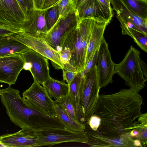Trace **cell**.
<instances>
[{
  "label": "cell",
  "mask_w": 147,
  "mask_h": 147,
  "mask_svg": "<svg viewBox=\"0 0 147 147\" xmlns=\"http://www.w3.org/2000/svg\"><path fill=\"white\" fill-rule=\"evenodd\" d=\"M59 0H45L43 9H46L56 5Z\"/></svg>",
  "instance_id": "cell-38"
},
{
  "label": "cell",
  "mask_w": 147,
  "mask_h": 147,
  "mask_svg": "<svg viewBox=\"0 0 147 147\" xmlns=\"http://www.w3.org/2000/svg\"><path fill=\"white\" fill-rule=\"evenodd\" d=\"M110 3L117 16L123 20L134 24L147 33V19L142 18L135 14L121 0H111Z\"/></svg>",
  "instance_id": "cell-19"
},
{
  "label": "cell",
  "mask_w": 147,
  "mask_h": 147,
  "mask_svg": "<svg viewBox=\"0 0 147 147\" xmlns=\"http://www.w3.org/2000/svg\"><path fill=\"white\" fill-rule=\"evenodd\" d=\"M24 104L28 108L49 118H56L55 102L45 88L36 81L22 94Z\"/></svg>",
  "instance_id": "cell-7"
},
{
  "label": "cell",
  "mask_w": 147,
  "mask_h": 147,
  "mask_svg": "<svg viewBox=\"0 0 147 147\" xmlns=\"http://www.w3.org/2000/svg\"><path fill=\"white\" fill-rule=\"evenodd\" d=\"M98 59V50L95 53L87 63L85 69L82 73L84 74L86 72L97 65Z\"/></svg>",
  "instance_id": "cell-35"
},
{
  "label": "cell",
  "mask_w": 147,
  "mask_h": 147,
  "mask_svg": "<svg viewBox=\"0 0 147 147\" xmlns=\"http://www.w3.org/2000/svg\"><path fill=\"white\" fill-rule=\"evenodd\" d=\"M37 139L34 129H22L16 132L0 136V144L4 147H38Z\"/></svg>",
  "instance_id": "cell-14"
},
{
  "label": "cell",
  "mask_w": 147,
  "mask_h": 147,
  "mask_svg": "<svg viewBox=\"0 0 147 147\" xmlns=\"http://www.w3.org/2000/svg\"><path fill=\"white\" fill-rule=\"evenodd\" d=\"M102 5L109 15L112 18L113 16V9L111 7L110 1L111 0H98Z\"/></svg>",
  "instance_id": "cell-36"
},
{
  "label": "cell",
  "mask_w": 147,
  "mask_h": 147,
  "mask_svg": "<svg viewBox=\"0 0 147 147\" xmlns=\"http://www.w3.org/2000/svg\"><path fill=\"white\" fill-rule=\"evenodd\" d=\"M76 10L79 20L90 18L110 22L112 18L98 0H88Z\"/></svg>",
  "instance_id": "cell-17"
},
{
  "label": "cell",
  "mask_w": 147,
  "mask_h": 147,
  "mask_svg": "<svg viewBox=\"0 0 147 147\" xmlns=\"http://www.w3.org/2000/svg\"><path fill=\"white\" fill-rule=\"evenodd\" d=\"M140 54L139 51L131 46L122 61L114 64L115 74L124 80L130 88L138 92L144 88L147 80V66Z\"/></svg>",
  "instance_id": "cell-4"
},
{
  "label": "cell",
  "mask_w": 147,
  "mask_h": 147,
  "mask_svg": "<svg viewBox=\"0 0 147 147\" xmlns=\"http://www.w3.org/2000/svg\"><path fill=\"white\" fill-rule=\"evenodd\" d=\"M62 110L68 115L76 121L85 124L82 114L75 100L69 93L64 97L54 101Z\"/></svg>",
  "instance_id": "cell-21"
},
{
  "label": "cell",
  "mask_w": 147,
  "mask_h": 147,
  "mask_svg": "<svg viewBox=\"0 0 147 147\" xmlns=\"http://www.w3.org/2000/svg\"><path fill=\"white\" fill-rule=\"evenodd\" d=\"M27 18L34 9L32 0H17Z\"/></svg>",
  "instance_id": "cell-30"
},
{
  "label": "cell",
  "mask_w": 147,
  "mask_h": 147,
  "mask_svg": "<svg viewBox=\"0 0 147 147\" xmlns=\"http://www.w3.org/2000/svg\"><path fill=\"white\" fill-rule=\"evenodd\" d=\"M45 16L48 31L54 25L59 17V12L57 4L45 9Z\"/></svg>",
  "instance_id": "cell-27"
},
{
  "label": "cell",
  "mask_w": 147,
  "mask_h": 147,
  "mask_svg": "<svg viewBox=\"0 0 147 147\" xmlns=\"http://www.w3.org/2000/svg\"><path fill=\"white\" fill-rule=\"evenodd\" d=\"M143 99L139 92L131 89H121L109 94L99 95L94 115L101 119L96 131L110 137L129 131L141 114Z\"/></svg>",
  "instance_id": "cell-1"
},
{
  "label": "cell",
  "mask_w": 147,
  "mask_h": 147,
  "mask_svg": "<svg viewBox=\"0 0 147 147\" xmlns=\"http://www.w3.org/2000/svg\"><path fill=\"white\" fill-rule=\"evenodd\" d=\"M116 17L120 23L123 34L131 37L137 45L143 51L147 52V33H145L134 24Z\"/></svg>",
  "instance_id": "cell-20"
},
{
  "label": "cell",
  "mask_w": 147,
  "mask_h": 147,
  "mask_svg": "<svg viewBox=\"0 0 147 147\" xmlns=\"http://www.w3.org/2000/svg\"><path fill=\"white\" fill-rule=\"evenodd\" d=\"M138 118V121H135L130 129H135L139 131L138 139L141 141L142 146H146L147 145V113H141Z\"/></svg>",
  "instance_id": "cell-26"
},
{
  "label": "cell",
  "mask_w": 147,
  "mask_h": 147,
  "mask_svg": "<svg viewBox=\"0 0 147 147\" xmlns=\"http://www.w3.org/2000/svg\"><path fill=\"white\" fill-rule=\"evenodd\" d=\"M37 137V145L51 146L60 143L77 142L87 144L88 142L86 131L75 132L65 128L50 126L34 128Z\"/></svg>",
  "instance_id": "cell-6"
},
{
  "label": "cell",
  "mask_w": 147,
  "mask_h": 147,
  "mask_svg": "<svg viewBox=\"0 0 147 147\" xmlns=\"http://www.w3.org/2000/svg\"><path fill=\"white\" fill-rule=\"evenodd\" d=\"M20 30L0 22V37L8 36Z\"/></svg>",
  "instance_id": "cell-31"
},
{
  "label": "cell",
  "mask_w": 147,
  "mask_h": 147,
  "mask_svg": "<svg viewBox=\"0 0 147 147\" xmlns=\"http://www.w3.org/2000/svg\"><path fill=\"white\" fill-rule=\"evenodd\" d=\"M83 74L82 72H78L74 79L69 84V93L75 100L81 111L79 104V93Z\"/></svg>",
  "instance_id": "cell-28"
},
{
  "label": "cell",
  "mask_w": 147,
  "mask_h": 147,
  "mask_svg": "<svg viewBox=\"0 0 147 147\" xmlns=\"http://www.w3.org/2000/svg\"><path fill=\"white\" fill-rule=\"evenodd\" d=\"M2 37H0V38H2Z\"/></svg>",
  "instance_id": "cell-45"
},
{
  "label": "cell",
  "mask_w": 147,
  "mask_h": 147,
  "mask_svg": "<svg viewBox=\"0 0 147 147\" xmlns=\"http://www.w3.org/2000/svg\"><path fill=\"white\" fill-rule=\"evenodd\" d=\"M133 144L134 147H142L141 141L138 139H133Z\"/></svg>",
  "instance_id": "cell-42"
},
{
  "label": "cell",
  "mask_w": 147,
  "mask_h": 147,
  "mask_svg": "<svg viewBox=\"0 0 147 147\" xmlns=\"http://www.w3.org/2000/svg\"><path fill=\"white\" fill-rule=\"evenodd\" d=\"M88 0H74L75 9L80 7Z\"/></svg>",
  "instance_id": "cell-40"
},
{
  "label": "cell",
  "mask_w": 147,
  "mask_h": 147,
  "mask_svg": "<svg viewBox=\"0 0 147 147\" xmlns=\"http://www.w3.org/2000/svg\"><path fill=\"white\" fill-rule=\"evenodd\" d=\"M11 86L2 89L0 94L1 102L10 121L21 129L38 127L35 118L37 116L42 115L26 106L20 96V91Z\"/></svg>",
  "instance_id": "cell-3"
},
{
  "label": "cell",
  "mask_w": 147,
  "mask_h": 147,
  "mask_svg": "<svg viewBox=\"0 0 147 147\" xmlns=\"http://www.w3.org/2000/svg\"><path fill=\"white\" fill-rule=\"evenodd\" d=\"M110 22L94 20L88 45L85 61V67L92 56L98 50L104 38V34L107 26Z\"/></svg>",
  "instance_id": "cell-18"
},
{
  "label": "cell",
  "mask_w": 147,
  "mask_h": 147,
  "mask_svg": "<svg viewBox=\"0 0 147 147\" xmlns=\"http://www.w3.org/2000/svg\"><path fill=\"white\" fill-rule=\"evenodd\" d=\"M34 9H43L45 0H32Z\"/></svg>",
  "instance_id": "cell-37"
},
{
  "label": "cell",
  "mask_w": 147,
  "mask_h": 147,
  "mask_svg": "<svg viewBox=\"0 0 147 147\" xmlns=\"http://www.w3.org/2000/svg\"><path fill=\"white\" fill-rule=\"evenodd\" d=\"M61 61L64 66L68 64L71 58V53L69 48L66 47L61 48L59 52Z\"/></svg>",
  "instance_id": "cell-32"
},
{
  "label": "cell",
  "mask_w": 147,
  "mask_h": 147,
  "mask_svg": "<svg viewBox=\"0 0 147 147\" xmlns=\"http://www.w3.org/2000/svg\"><path fill=\"white\" fill-rule=\"evenodd\" d=\"M27 18L17 0H0V22L21 30Z\"/></svg>",
  "instance_id": "cell-12"
},
{
  "label": "cell",
  "mask_w": 147,
  "mask_h": 147,
  "mask_svg": "<svg viewBox=\"0 0 147 147\" xmlns=\"http://www.w3.org/2000/svg\"><path fill=\"white\" fill-rule=\"evenodd\" d=\"M100 89L96 65L83 74L81 83L79 104L85 121L94 115Z\"/></svg>",
  "instance_id": "cell-5"
},
{
  "label": "cell",
  "mask_w": 147,
  "mask_h": 147,
  "mask_svg": "<svg viewBox=\"0 0 147 147\" xmlns=\"http://www.w3.org/2000/svg\"><path fill=\"white\" fill-rule=\"evenodd\" d=\"M100 118L96 115H93L90 118L88 123L91 128L93 131H96L100 123Z\"/></svg>",
  "instance_id": "cell-34"
},
{
  "label": "cell",
  "mask_w": 147,
  "mask_h": 147,
  "mask_svg": "<svg viewBox=\"0 0 147 147\" xmlns=\"http://www.w3.org/2000/svg\"><path fill=\"white\" fill-rule=\"evenodd\" d=\"M0 147H4L3 145L0 144Z\"/></svg>",
  "instance_id": "cell-43"
},
{
  "label": "cell",
  "mask_w": 147,
  "mask_h": 147,
  "mask_svg": "<svg viewBox=\"0 0 147 147\" xmlns=\"http://www.w3.org/2000/svg\"><path fill=\"white\" fill-rule=\"evenodd\" d=\"M133 13L147 19V0H121Z\"/></svg>",
  "instance_id": "cell-25"
},
{
  "label": "cell",
  "mask_w": 147,
  "mask_h": 147,
  "mask_svg": "<svg viewBox=\"0 0 147 147\" xmlns=\"http://www.w3.org/2000/svg\"><path fill=\"white\" fill-rule=\"evenodd\" d=\"M114 64L111 59L108 44L104 38L98 50L97 73L100 88L105 87L113 82L115 74Z\"/></svg>",
  "instance_id": "cell-11"
},
{
  "label": "cell",
  "mask_w": 147,
  "mask_h": 147,
  "mask_svg": "<svg viewBox=\"0 0 147 147\" xmlns=\"http://www.w3.org/2000/svg\"><path fill=\"white\" fill-rule=\"evenodd\" d=\"M42 85L51 98H54L55 100L62 98L69 93V84L51 77Z\"/></svg>",
  "instance_id": "cell-22"
},
{
  "label": "cell",
  "mask_w": 147,
  "mask_h": 147,
  "mask_svg": "<svg viewBox=\"0 0 147 147\" xmlns=\"http://www.w3.org/2000/svg\"><path fill=\"white\" fill-rule=\"evenodd\" d=\"M62 70L63 80L66 81L68 84H70L78 73L77 71L65 68Z\"/></svg>",
  "instance_id": "cell-33"
},
{
  "label": "cell",
  "mask_w": 147,
  "mask_h": 147,
  "mask_svg": "<svg viewBox=\"0 0 147 147\" xmlns=\"http://www.w3.org/2000/svg\"><path fill=\"white\" fill-rule=\"evenodd\" d=\"M55 109L56 118L64 127L72 131L81 132L85 131V124L76 121L68 115L55 103Z\"/></svg>",
  "instance_id": "cell-24"
},
{
  "label": "cell",
  "mask_w": 147,
  "mask_h": 147,
  "mask_svg": "<svg viewBox=\"0 0 147 147\" xmlns=\"http://www.w3.org/2000/svg\"><path fill=\"white\" fill-rule=\"evenodd\" d=\"M129 131L130 136L133 139H138L139 136V131L135 129H132Z\"/></svg>",
  "instance_id": "cell-39"
},
{
  "label": "cell",
  "mask_w": 147,
  "mask_h": 147,
  "mask_svg": "<svg viewBox=\"0 0 147 147\" xmlns=\"http://www.w3.org/2000/svg\"><path fill=\"white\" fill-rule=\"evenodd\" d=\"M93 22L89 19L81 20L78 25L67 31L61 38L60 46L68 47L71 58L65 67L78 72L83 73L85 68V61L88 44Z\"/></svg>",
  "instance_id": "cell-2"
},
{
  "label": "cell",
  "mask_w": 147,
  "mask_h": 147,
  "mask_svg": "<svg viewBox=\"0 0 147 147\" xmlns=\"http://www.w3.org/2000/svg\"><path fill=\"white\" fill-rule=\"evenodd\" d=\"M20 31L30 36L38 37L48 32L45 16V9H34L27 17Z\"/></svg>",
  "instance_id": "cell-16"
},
{
  "label": "cell",
  "mask_w": 147,
  "mask_h": 147,
  "mask_svg": "<svg viewBox=\"0 0 147 147\" xmlns=\"http://www.w3.org/2000/svg\"><path fill=\"white\" fill-rule=\"evenodd\" d=\"M1 91H2V90L0 89V94L1 92Z\"/></svg>",
  "instance_id": "cell-44"
},
{
  "label": "cell",
  "mask_w": 147,
  "mask_h": 147,
  "mask_svg": "<svg viewBox=\"0 0 147 147\" xmlns=\"http://www.w3.org/2000/svg\"><path fill=\"white\" fill-rule=\"evenodd\" d=\"M79 20L75 9L70 12L65 17L59 19L47 33L38 37L43 40L59 52L61 50L60 44L61 38L67 31L76 26Z\"/></svg>",
  "instance_id": "cell-10"
},
{
  "label": "cell",
  "mask_w": 147,
  "mask_h": 147,
  "mask_svg": "<svg viewBox=\"0 0 147 147\" xmlns=\"http://www.w3.org/2000/svg\"><path fill=\"white\" fill-rule=\"evenodd\" d=\"M9 55L0 57V67L5 64L8 59Z\"/></svg>",
  "instance_id": "cell-41"
},
{
  "label": "cell",
  "mask_w": 147,
  "mask_h": 147,
  "mask_svg": "<svg viewBox=\"0 0 147 147\" xmlns=\"http://www.w3.org/2000/svg\"><path fill=\"white\" fill-rule=\"evenodd\" d=\"M57 4L59 12V19L65 17L76 9L74 0H59Z\"/></svg>",
  "instance_id": "cell-29"
},
{
  "label": "cell",
  "mask_w": 147,
  "mask_h": 147,
  "mask_svg": "<svg viewBox=\"0 0 147 147\" xmlns=\"http://www.w3.org/2000/svg\"><path fill=\"white\" fill-rule=\"evenodd\" d=\"M49 59L57 69L64 68L59 53L40 38L28 35L20 31L9 36Z\"/></svg>",
  "instance_id": "cell-8"
},
{
  "label": "cell",
  "mask_w": 147,
  "mask_h": 147,
  "mask_svg": "<svg viewBox=\"0 0 147 147\" xmlns=\"http://www.w3.org/2000/svg\"><path fill=\"white\" fill-rule=\"evenodd\" d=\"M25 62L20 53L9 55L6 63L0 67V82L11 85L15 84Z\"/></svg>",
  "instance_id": "cell-15"
},
{
  "label": "cell",
  "mask_w": 147,
  "mask_h": 147,
  "mask_svg": "<svg viewBox=\"0 0 147 147\" xmlns=\"http://www.w3.org/2000/svg\"><path fill=\"white\" fill-rule=\"evenodd\" d=\"M88 142L91 147H134L133 139L129 131L117 137H110L102 136L92 130L86 131Z\"/></svg>",
  "instance_id": "cell-13"
},
{
  "label": "cell",
  "mask_w": 147,
  "mask_h": 147,
  "mask_svg": "<svg viewBox=\"0 0 147 147\" xmlns=\"http://www.w3.org/2000/svg\"><path fill=\"white\" fill-rule=\"evenodd\" d=\"M20 54L25 62L23 69L30 71L34 80L42 84L51 77L46 57L29 48Z\"/></svg>",
  "instance_id": "cell-9"
},
{
  "label": "cell",
  "mask_w": 147,
  "mask_h": 147,
  "mask_svg": "<svg viewBox=\"0 0 147 147\" xmlns=\"http://www.w3.org/2000/svg\"><path fill=\"white\" fill-rule=\"evenodd\" d=\"M29 48L9 36L0 38V57L17 53H20Z\"/></svg>",
  "instance_id": "cell-23"
}]
</instances>
